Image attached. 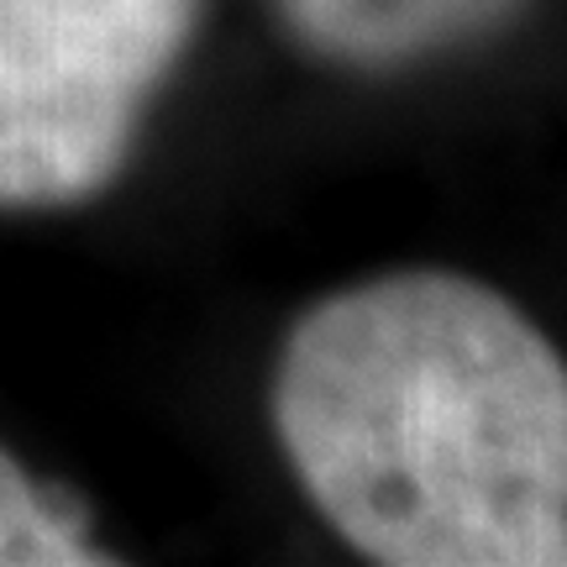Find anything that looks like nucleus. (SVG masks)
I'll return each mask as SVG.
<instances>
[{
	"label": "nucleus",
	"instance_id": "f03ea898",
	"mask_svg": "<svg viewBox=\"0 0 567 567\" xmlns=\"http://www.w3.org/2000/svg\"><path fill=\"white\" fill-rule=\"evenodd\" d=\"M200 0H0V205H80L122 174Z\"/></svg>",
	"mask_w": 567,
	"mask_h": 567
},
{
	"label": "nucleus",
	"instance_id": "7ed1b4c3",
	"mask_svg": "<svg viewBox=\"0 0 567 567\" xmlns=\"http://www.w3.org/2000/svg\"><path fill=\"white\" fill-rule=\"evenodd\" d=\"M520 0H284V17L316 53L389 69L499 27Z\"/></svg>",
	"mask_w": 567,
	"mask_h": 567
},
{
	"label": "nucleus",
	"instance_id": "20e7f679",
	"mask_svg": "<svg viewBox=\"0 0 567 567\" xmlns=\"http://www.w3.org/2000/svg\"><path fill=\"white\" fill-rule=\"evenodd\" d=\"M105 563L84 509L38 488L17 457L0 452V567H80Z\"/></svg>",
	"mask_w": 567,
	"mask_h": 567
},
{
	"label": "nucleus",
	"instance_id": "f257e3e1",
	"mask_svg": "<svg viewBox=\"0 0 567 567\" xmlns=\"http://www.w3.org/2000/svg\"><path fill=\"white\" fill-rule=\"evenodd\" d=\"M274 436L305 499L384 567H567V363L526 310L405 268L284 337Z\"/></svg>",
	"mask_w": 567,
	"mask_h": 567
}]
</instances>
